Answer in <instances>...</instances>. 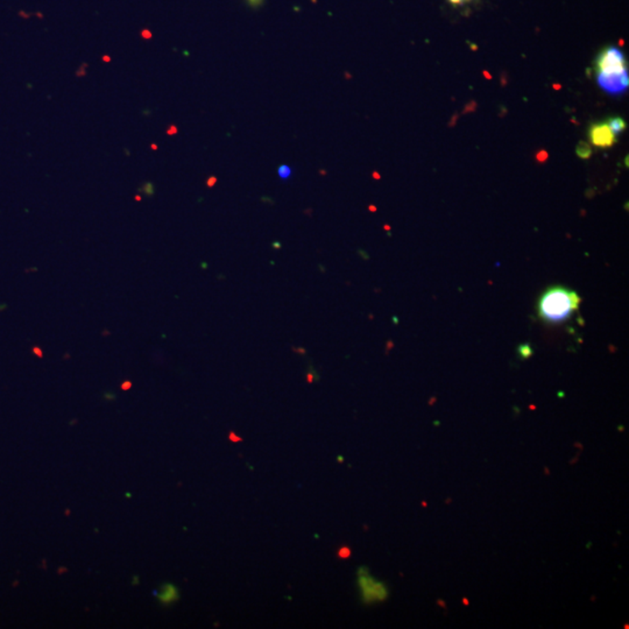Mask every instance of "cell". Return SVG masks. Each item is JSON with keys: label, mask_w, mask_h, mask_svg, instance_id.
<instances>
[{"label": "cell", "mask_w": 629, "mask_h": 629, "mask_svg": "<svg viewBox=\"0 0 629 629\" xmlns=\"http://www.w3.org/2000/svg\"><path fill=\"white\" fill-rule=\"evenodd\" d=\"M597 82L607 93L619 96L629 86L625 55L617 47L605 49L597 59Z\"/></svg>", "instance_id": "1"}, {"label": "cell", "mask_w": 629, "mask_h": 629, "mask_svg": "<svg viewBox=\"0 0 629 629\" xmlns=\"http://www.w3.org/2000/svg\"><path fill=\"white\" fill-rule=\"evenodd\" d=\"M579 301V296L566 288H550L541 298L540 316L550 323H562L578 309Z\"/></svg>", "instance_id": "2"}, {"label": "cell", "mask_w": 629, "mask_h": 629, "mask_svg": "<svg viewBox=\"0 0 629 629\" xmlns=\"http://www.w3.org/2000/svg\"><path fill=\"white\" fill-rule=\"evenodd\" d=\"M588 138L593 146L599 148H608L617 142V135L607 123L594 124L588 130Z\"/></svg>", "instance_id": "3"}, {"label": "cell", "mask_w": 629, "mask_h": 629, "mask_svg": "<svg viewBox=\"0 0 629 629\" xmlns=\"http://www.w3.org/2000/svg\"><path fill=\"white\" fill-rule=\"evenodd\" d=\"M359 583H360L365 601L384 600L387 597V590L381 583H376V581H373L371 578L365 577V576L359 577Z\"/></svg>", "instance_id": "4"}, {"label": "cell", "mask_w": 629, "mask_h": 629, "mask_svg": "<svg viewBox=\"0 0 629 629\" xmlns=\"http://www.w3.org/2000/svg\"><path fill=\"white\" fill-rule=\"evenodd\" d=\"M157 599L160 600L162 603H174L175 600L179 599V592H177V588L173 585H164L162 590H161V593L157 596Z\"/></svg>", "instance_id": "5"}, {"label": "cell", "mask_w": 629, "mask_h": 629, "mask_svg": "<svg viewBox=\"0 0 629 629\" xmlns=\"http://www.w3.org/2000/svg\"><path fill=\"white\" fill-rule=\"evenodd\" d=\"M608 126L611 127V130H613V133L615 135H620L623 130H626V123L625 120L620 118V117H615V118H612V119L607 122Z\"/></svg>", "instance_id": "6"}, {"label": "cell", "mask_w": 629, "mask_h": 629, "mask_svg": "<svg viewBox=\"0 0 629 629\" xmlns=\"http://www.w3.org/2000/svg\"><path fill=\"white\" fill-rule=\"evenodd\" d=\"M577 155L581 157V159H588L591 157L592 154V151H591V147L590 145H588L586 142H579V145L577 146Z\"/></svg>", "instance_id": "7"}, {"label": "cell", "mask_w": 629, "mask_h": 629, "mask_svg": "<svg viewBox=\"0 0 629 629\" xmlns=\"http://www.w3.org/2000/svg\"><path fill=\"white\" fill-rule=\"evenodd\" d=\"M519 351H520V354H521V357L523 358V359H527V358L530 357V356L532 354V349H530V347H529V345H527V344H525V345H522V347H520Z\"/></svg>", "instance_id": "8"}, {"label": "cell", "mask_w": 629, "mask_h": 629, "mask_svg": "<svg viewBox=\"0 0 629 629\" xmlns=\"http://www.w3.org/2000/svg\"><path fill=\"white\" fill-rule=\"evenodd\" d=\"M338 557L342 559H350L351 557V550L350 548L344 547L340 548L338 550Z\"/></svg>", "instance_id": "9"}, {"label": "cell", "mask_w": 629, "mask_h": 629, "mask_svg": "<svg viewBox=\"0 0 629 629\" xmlns=\"http://www.w3.org/2000/svg\"><path fill=\"white\" fill-rule=\"evenodd\" d=\"M279 173H280V175L282 176V177H288V176H289V174H291V171H289V168H287V167L281 168V169H280V171H279Z\"/></svg>", "instance_id": "10"}, {"label": "cell", "mask_w": 629, "mask_h": 629, "mask_svg": "<svg viewBox=\"0 0 629 629\" xmlns=\"http://www.w3.org/2000/svg\"><path fill=\"white\" fill-rule=\"evenodd\" d=\"M229 437H230V441H231V442H235V443H237V442H242V441L239 436L235 435V432H230V436H229Z\"/></svg>", "instance_id": "11"}, {"label": "cell", "mask_w": 629, "mask_h": 629, "mask_svg": "<svg viewBox=\"0 0 629 629\" xmlns=\"http://www.w3.org/2000/svg\"><path fill=\"white\" fill-rule=\"evenodd\" d=\"M144 189L147 190V191H146V193H147V194H148V195L153 194V186H152V184H151V183H147V184H146V186H144Z\"/></svg>", "instance_id": "12"}, {"label": "cell", "mask_w": 629, "mask_h": 629, "mask_svg": "<svg viewBox=\"0 0 629 629\" xmlns=\"http://www.w3.org/2000/svg\"><path fill=\"white\" fill-rule=\"evenodd\" d=\"M130 387H132V383H130V381H125V383H123V385H122V389H123V391H128V389H130Z\"/></svg>", "instance_id": "13"}, {"label": "cell", "mask_w": 629, "mask_h": 629, "mask_svg": "<svg viewBox=\"0 0 629 629\" xmlns=\"http://www.w3.org/2000/svg\"><path fill=\"white\" fill-rule=\"evenodd\" d=\"M34 354H37V357L42 358L43 357V354H42V350H40L39 347H34L33 349Z\"/></svg>", "instance_id": "14"}, {"label": "cell", "mask_w": 629, "mask_h": 629, "mask_svg": "<svg viewBox=\"0 0 629 629\" xmlns=\"http://www.w3.org/2000/svg\"><path fill=\"white\" fill-rule=\"evenodd\" d=\"M215 182H216V179H215V177H213V179L209 180L208 186H213V184H215Z\"/></svg>", "instance_id": "15"}, {"label": "cell", "mask_w": 629, "mask_h": 629, "mask_svg": "<svg viewBox=\"0 0 629 629\" xmlns=\"http://www.w3.org/2000/svg\"><path fill=\"white\" fill-rule=\"evenodd\" d=\"M450 1L452 4H462L463 3L462 0H450Z\"/></svg>", "instance_id": "16"}, {"label": "cell", "mask_w": 629, "mask_h": 629, "mask_svg": "<svg viewBox=\"0 0 629 629\" xmlns=\"http://www.w3.org/2000/svg\"><path fill=\"white\" fill-rule=\"evenodd\" d=\"M308 381H309V383H313V376H311V374L308 376Z\"/></svg>", "instance_id": "17"}, {"label": "cell", "mask_w": 629, "mask_h": 629, "mask_svg": "<svg viewBox=\"0 0 629 629\" xmlns=\"http://www.w3.org/2000/svg\"><path fill=\"white\" fill-rule=\"evenodd\" d=\"M250 3L251 4H258V3H259V0H250Z\"/></svg>", "instance_id": "18"}, {"label": "cell", "mask_w": 629, "mask_h": 629, "mask_svg": "<svg viewBox=\"0 0 629 629\" xmlns=\"http://www.w3.org/2000/svg\"><path fill=\"white\" fill-rule=\"evenodd\" d=\"M104 60L105 62H108V60H110V59H108V57H104Z\"/></svg>", "instance_id": "19"}, {"label": "cell", "mask_w": 629, "mask_h": 629, "mask_svg": "<svg viewBox=\"0 0 629 629\" xmlns=\"http://www.w3.org/2000/svg\"><path fill=\"white\" fill-rule=\"evenodd\" d=\"M462 1H467V0H462Z\"/></svg>", "instance_id": "20"}]
</instances>
